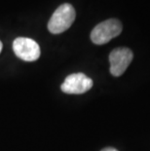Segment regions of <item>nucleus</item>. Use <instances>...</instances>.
Returning a JSON list of instances; mask_svg holds the SVG:
<instances>
[{
  "mask_svg": "<svg viewBox=\"0 0 150 151\" xmlns=\"http://www.w3.org/2000/svg\"><path fill=\"white\" fill-rule=\"evenodd\" d=\"M75 17L76 13L73 6L69 3H65L60 5L52 15L48 22V29L53 34L62 33L71 27Z\"/></svg>",
  "mask_w": 150,
  "mask_h": 151,
  "instance_id": "1",
  "label": "nucleus"
},
{
  "mask_svg": "<svg viewBox=\"0 0 150 151\" xmlns=\"http://www.w3.org/2000/svg\"><path fill=\"white\" fill-rule=\"evenodd\" d=\"M121 31H122V24L120 21L116 19H110L95 25L91 32V39L93 43L103 45L118 36Z\"/></svg>",
  "mask_w": 150,
  "mask_h": 151,
  "instance_id": "2",
  "label": "nucleus"
},
{
  "mask_svg": "<svg viewBox=\"0 0 150 151\" xmlns=\"http://www.w3.org/2000/svg\"><path fill=\"white\" fill-rule=\"evenodd\" d=\"M16 56L25 62H34L40 57V47L34 40L27 37H18L13 42Z\"/></svg>",
  "mask_w": 150,
  "mask_h": 151,
  "instance_id": "3",
  "label": "nucleus"
},
{
  "mask_svg": "<svg viewBox=\"0 0 150 151\" xmlns=\"http://www.w3.org/2000/svg\"><path fill=\"white\" fill-rule=\"evenodd\" d=\"M93 87V80L84 73H73L65 78L60 89L65 94L80 95L88 92Z\"/></svg>",
  "mask_w": 150,
  "mask_h": 151,
  "instance_id": "4",
  "label": "nucleus"
},
{
  "mask_svg": "<svg viewBox=\"0 0 150 151\" xmlns=\"http://www.w3.org/2000/svg\"><path fill=\"white\" fill-rule=\"evenodd\" d=\"M133 54L129 48H117L109 55L110 73L113 76H121L126 71L128 66L132 63Z\"/></svg>",
  "mask_w": 150,
  "mask_h": 151,
  "instance_id": "5",
  "label": "nucleus"
},
{
  "mask_svg": "<svg viewBox=\"0 0 150 151\" xmlns=\"http://www.w3.org/2000/svg\"><path fill=\"white\" fill-rule=\"evenodd\" d=\"M101 151H118V150L115 149V148H113V147H106V148L103 149Z\"/></svg>",
  "mask_w": 150,
  "mask_h": 151,
  "instance_id": "6",
  "label": "nucleus"
},
{
  "mask_svg": "<svg viewBox=\"0 0 150 151\" xmlns=\"http://www.w3.org/2000/svg\"><path fill=\"white\" fill-rule=\"evenodd\" d=\"M2 48H3V45L1 41H0V53H1V51H2Z\"/></svg>",
  "mask_w": 150,
  "mask_h": 151,
  "instance_id": "7",
  "label": "nucleus"
}]
</instances>
